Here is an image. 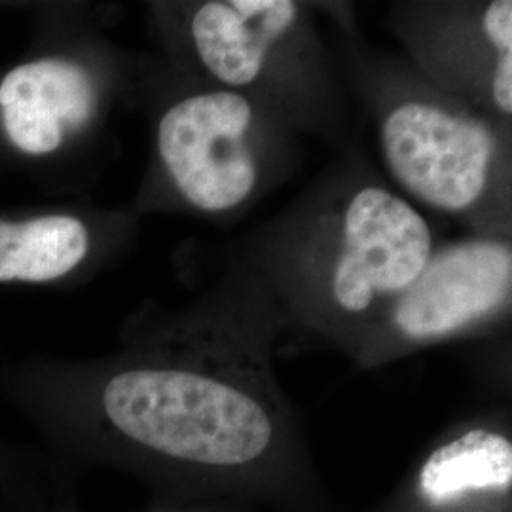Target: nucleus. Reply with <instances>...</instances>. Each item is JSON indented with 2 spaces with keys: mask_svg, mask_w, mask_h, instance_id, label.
I'll use <instances>...</instances> for the list:
<instances>
[{
  "mask_svg": "<svg viewBox=\"0 0 512 512\" xmlns=\"http://www.w3.org/2000/svg\"><path fill=\"white\" fill-rule=\"evenodd\" d=\"M380 145L397 184L439 213L475 217L505 190V152L492 126L439 99L393 105Z\"/></svg>",
  "mask_w": 512,
  "mask_h": 512,
  "instance_id": "obj_1",
  "label": "nucleus"
},
{
  "mask_svg": "<svg viewBox=\"0 0 512 512\" xmlns=\"http://www.w3.org/2000/svg\"><path fill=\"white\" fill-rule=\"evenodd\" d=\"M109 88L93 48L44 31L31 54L0 69V158L31 167L61 162L92 135Z\"/></svg>",
  "mask_w": 512,
  "mask_h": 512,
  "instance_id": "obj_2",
  "label": "nucleus"
},
{
  "mask_svg": "<svg viewBox=\"0 0 512 512\" xmlns=\"http://www.w3.org/2000/svg\"><path fill=\"white\" fill-rule=\"evenodd\" d=\"M433 251V232L416 207L382 186H363L330 224L315 289L344 315L387 310Z\"/></svg>",
  "mask_w": 512,
  "mask_h": 512,
  "instance_id": "obj_3",
  "label": "nucleus"
},
{
  "mask_svg": "<svg viewBox=\"0 0 512 512\" xmlns=\"http://www.w3.org/2000/svg\"><path fill=\"white\" fill-rule=\"evenodd\" d=\"M255 109L243 93H188L167 105L156 124V167L165 186L202 213H228L258 183Z\"/></svg>",
  "mask_w": 512,
  "mask_h": 512,
  "instance_id": "obj_4",
  "label": "nucleus"
},
{
  "mask_svg": "<svg viewBox=\"0 0 512 512\" xmlns=\"http://www.w3.org/2000/svg\"><path fill=\"white\" fill-rule=\"evenodd\" d=\"M511 289L509 239H465L433 251L418 279L385 313L404 340H440L507 310Z\"/></svg>",
  "mask_w": 512,
  "mask_h": 512,
  "instance_id": "obj_5",
  "label": "nucleus"
},
{
  "mask_svg": "<svg viewBox=\"0 0 512 512\" xmlns=\"http://www.w3.org/2000/svg\"><path fill=\"white\" fill-rule=\"evenodd\" d=\"M105 220L71 207L0 213V285H63L105 251Z\"/></svg>",
  "mask_w": 512,
  "mask_h": 512,
  "instance_id": "obj_6",
  "label": "nucleus"
},
{
  "mask_svg": "<svg viewBox=\"0 0 512 512\" xmlns=\"http://www.w3.org/2000/svg\"><path fill=\"white\" fill-rule=\"evenodd\" d=\"M300 8L291 0H211L190 14L186 37L203 71L224 90L255 84Z\"/></svg>",
  "mask_w": 512,
  "mask_h": 512,
  "instance_id": "obj_7",
  "label": "nucleus"
},
{
  "mask_svg": "<svg viewBox=\"0 0 512 512\" xmlns=\"http://www.w3.org/2000/svg\"><path fill=\"white\" fill-rule=\"evenodd\" d=\"M512 480L511 440L475 429L440 446L421 467V494L440 505L467 490L505 488Z\"/></svg>",
  "mask_w": 512,
  "mask_h": 512,
  "instance_id": "obj_8",
  "label": "nucleus"
},
{
  "mask_svg": "<svg viewBox=\"0 0 512 512\" xmlns=\"http://www.w3.org/2000/svg\"><path fill=\"white\" fill-rule=\"evenodd\" d=\"M29 463L10 450L0 448V490L16 499V495H27Z\"/></svg>",
  "mask_w": 512,
  "mask_h": 512,
  "instance_id": "obj_9",
  "label": "nucleus"
}]
</instances>
